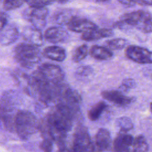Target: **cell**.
I'll use <instances>...</instances> for the list:
<instances>
[{
	"mask_svg": "<svg viewBox=\"0 0 152 152\" xmlns=\"http://www.w3.org/2000/svg\"><path fill=\"white\" fill-rule=\"evenodd\" d=\"M64 78V72L58 65L44 64L40 65L33 75V80L38 85H57Z\"/></svg>",
	"mask_w": 152,
	"mask_h": 152,
	"instance_id": "cell-1",
	"label": "cell"
},
{
	"mask_svg": "<svg viewBox=\"0 0 152 152\" xmlns=\"http://www.w3.org/2000/svg\"><path fill=\"white\" fill-rule=\"evenodd\" d=\"M14 126L18 136L27 139L38 130L39 125L36 117L27 110L18 111L15 116Z\"/></svg>",
	"mask_w": 152,
	"mask_h": 152,
	"instance_id": "cell-2",
	"label": "cell"
},
{
	"mask_svg": "<svg viewBox=\"0 0 152 152\" xmlns=\"http://www.w3.org/2000/svg\"><path fill=\"white\" fill-rule=\"evenodd\" d=\"M15 58L22 66L30 68L40 62L41 53L38 46L30 43H21L15 49Z\"/></svg>",
	"mask_w": 152,
	"mask_h": 152,
	"instance_id": "cell-3",
	"label": "cell"
},
{
	"mask_svg": "<svg viewBox=\"0 0 152 152\" xmlns=\"http://www.w3.org/2000/svg\"><path fill=\"white\" fill-rule=\"evenodd\" d=\"M121 22L133 26L143 33L152 32V15L145 11L138 10L125 14L121 17Z\"/></svg>",
	"mask_w": 152,
	"mask_h": 152,
	"instance_id": "cell-4",
	"label": "cell"
},
{
	"mask_svg": "<svg viewBox=\"0 0 152 152\" xmlns=\"http://www.w3.org/2000/svg\"><path fill=\"white\" fill-rule=\"evenodd\" d=\"M71 148L78 152H93L92 140L85 126L79 125L76 127Z\"/></svg>",
	"mask_w": 152,
	"mask_h": 152,
	"instance_id": "cell-5",
	"label": "cell"
},
{
	"mask_svg": "<svg viewBox=\"0 0 152 152\" xmlns=\"http://www.w3.org/2000/svg\"><path fill=\"white\" fill-rule=\"evenodd\" d=\"M48 11L45 7H30L24 13V18L31 23L32 26L41 30L45 25Z\"/></svg>",
	"mask_w": 152,
	"mask_h": 152,
	"instance_id": "cell-6",
	"label": "cell"
},
{
	"mask_svg": "<svg viewBox=\"0 0 152 152\" xmlns=\"http://www.w3.org/2000/svg\"><path fill=\"white\" fill-rule=\"evenodd\" d=\"M126 56L132 61L141 64H152V52L138 46H129L126 49Z\"/></svg>",
	"mask_w": 152,
	"mask_h": 152,
	"instance_id": "cell-7",
	"label": "cell"
},
{
	"mask_svg": "<svg viewBox=\"0 0 152 152\" xmlns=\"http://www.w3.org/2000/svg\"><path fill=\"white\" fill-rule=\"evenodd\" d=\"M92 144L94 152H104L109 150L112 145L110 132L104 128L99 129L94 137Z\"/></svg>",
	"mask_w": 152,
	"mask_h": 152,
	"instance_id": "cell-8",
	"label": "cell"
},
{
	"mask_svg": "<svg viewBox=\"0 0 152 152\" xmlns=\"http://www.w3.org/2000/svg\"><path fill=\"white\" fill-rule=\"evenodd\" d=\"M101 95L105 100L119 106H126L134 101V98L125 96L121 91L104 90Z\"/></svg>",
	"mask_w": 152,
	"mask_h": 152,
	"instance_id": "cell-9",
	"label": "cell"
},
{
	"mask_svg": "<svg viewBox=\"0 0 152 152\" xmlns=\"http://www.w3.org/2000/svg\"><path fill=\"white\" fill-rule=\"evenodd\" d=\"M133 141L131 135L121 131L113 142L112 152H131Z\"/></svg>",
	"mask_w": 152,
	"mask_h": 152,
	"instance_id": "cell-10",
	"label": "cell"
},
{
	"mask_svg": "<svg viewBox=\"0 0 152 152\" xmlns=\"http://www.w3.org/2000/svg\"><path fill=\"white\" fill-rule=\"evenodd\" d=\"M67 26L72 31L83 33L97 27L92 21L86 19L79 18L77 17L71 20L67 24Z\"/></svg>",
	"mask_w": 152,
	"mask_h": 152,
	"instance_id": "cell-11",
	"label": "cell"
},
{
	"mask_svg": "<svg viewBox=\"0 0 152 152\" xmlns=\"http://www.w3.org/2000/svg\"><path fill=\"white\" fill-rule=\"evenodd\" d=\"M45 38L52 43L64 42L68 37V33L64 28L59 27H52L47 29L44 34Z\"/></svg>",
	"mask_w": 152,
	"mask_h": 152,
	"instance_id": "cell-12",
	"label": "cell"
},
{
	"mask_svg": "<svg viewBox=\"0 0 152 152\" xmlns=\"http://www.w3.org/2000/svg\"><path fill=\"white\" fill-rule=\"evenodd\" d=\"M23 38L30 43L36 46H41L43 43V37L40 30L33 26L26 27L23 31Z\"/></svg>",
	"mask_w": 152,
	"mask_h": 152,
	"instance_id": "cell-13",
	"label": "cell"
},
{
	"mask_svg": "<svg viewBox=\"0 0 152 152\" xmlns=\"http://www.w3.org/2000/svg\"><path fill=\"white\" fill-rule=\"evenodd\" d=\"M18 36L19 31L15 26H5L0 31V43L5 46L11 45L17 40Z\"/></svg>",
	"mask_w": 152,
	"mask_h": 152,
	"instance_id": "cell-14",
	"label": "cell"
},
{
	"mask_svg": "<svg viewBox=\"0 0 152 152\" xmlns=\"http://www.w3.org/2000/svg\"><path fill=\"white\" fill-rule=\"evenodd\" d=\"M113 34L112 30L109 28H98L97 27L83 33L81 39L85 41L96 40L104 37H108Z\"/></svg>",
	"mask_w": 152,
	"mask_h": 152,
	"instance_id": "cell-15",
	"label": "cell"
},
{
	"mask_svg": "<svg viewBox=\"0 0 152 152\" xmlns=\"http://www.w3.org/2000/svg\"><path fill=\"white\" fill-rule=\"evenodd\" d=\"M43 55L46 58L58 62H62L66 58L65 50L62 48L57 46L46 48L43 51Z\"/></svg>",
	"mask_w": 152,
	"mask_h": 152,
	"instance_id": "cell-16",
	"label": "cell"
},
{
	"mask_svg": "<svg viewBox=\"0 0 152 152\" xmlns=\"http://www.w3.org/2000/svg\"><path fill=\"white\" fill-rule=\"evenodd\" d=\"M90 54L93 58L99 61L109 60L113 56V53L107 48L94 45L90 50Z\"/></svg>",
	"mask_w": 152,
	"mask_h": 152,
	"instance_id": "cell-17",
	"label": "cell"
},
{
	"mask_svg": "<svg viewBox=\"0 0 152 152\" xmlns=\"http://www.w3.org/2000/svg\"><path fill=\"white\" fill-rule=\"evenodd\" d=\"M107 107V104L103 101H100L94 104L88 112V117L90 120L96 121L99 119Z\"/></svg>",
	"mask_w": 152,
	"mask_h": 152,
	"instance_id": "cell-18",
	"label": "cell"
},
{
	"mask_svg": "<svg viewBox=\"0 0 152 152\" xmlns=\"http://www.w3.org/2000/svg\"><path fill=\"white\" fill-rule=\"evenodd\" d=\"M148 148L145 138L142 135H138L134 138L131 152H147Z\"/></svg>",
	"mask_w": 152,
	"mask_h": 152,
	"instance_id": "cell-19",
	"label": "cell"
},
{
	"mask_svg": "<svg viewBox=\"0 0 152 152\" xmlns=\"http://www.w3.org/2000/svg\"><path fill=\"white\" fill-rule=\"evenodd\" d=\"M75 17H76V15L72 11L64 10L58 12L55 15L54 20L59 24H67Z\"/></svg>",
	"mask_w": 152,
	"mask_h": 152,
	"instance_id": "cell-20",
	"label": "cell"
},
{
	"mask_svg": "<svg viewBox=\"0 0 152 152\" xmlns=\"http://www.w3.org/2000/svg\"><path fill=\"white\" fill-rule=\"evenodd\" d=\"M116 126L122 132H126L132 129L134 127L132 121L128 117L122 116L116 120Z\"/></svg>",
	"mask_w": 152,
	"mask_h": 152,
	"instance_id": "cell-21",
	"label": "cell"
},
{
	"mask_svg": "<svg viewBox=\"0 0 152 152\" xmlns=\"http://www.w3.org/2000/svg\"><path fill=\"white\" fill-rule=\"evenodd\" d=\"M88 54V47L86 45H82L78 47L74 51L72 55V61L74 62H78L83 60Z\"/></svg>",
	"mask_w": 152,
	"mask_h": 152,
	"instance_id": "cell-22",
	"label": "cell"
},
{
	"mask_svg": "<svg viewBox=\"0 0 152 152\" xmlns=\"http://www.w3.org/2000/svg\"><path fill=\"white\" fill-rule=\"evenodd\" d=\"M107 48L112 50H119L123 49L126 45V40L124 39L118 38L106 41Z\"/></svg>",
	"mask_w": 152,
	"mask_h": 152,
	"instance_id": "cell-23",
	"label": "cell"
},
{
	"mask_svg": "<svg viewBox=\"0 0 152 152\" xmlns=\"http://www.w3.org/2000/svg\"><path fill=\"white\" fill-rule=\"evenodd\" d=\"M26 0H4L3 7L5 10H12L21 7Z\"/></svg>",
	"mask_w": 152,
	"mask_h": 152,
	"instance_id": "cell-24",
	"label": "cell"
},
{
	"mask_svg": "<svg viewBox=\"0 0 152 152\" xmlns=\"http://www.w3.org/2000/svg\"><path fill=\"white\" fill-rule=\"evenodd\" d=\"M93 68L89 66H81L79 67L75 72L77 78H87L93 74Z\"/></svg>",
	"mask_w": 152,
	"mask_h": 152,
	"instance_id": "cell-25",
	"label": "cell"
},
{
	"mask_svg": "<svg viewBox=\"0 0 152 152\" xmlns=\"http://www.w3.org/2000/svg\"><path fill=\"white\" fill-rule=\"evenodd\" d=\"M135 86V82L132 78H125L121 86H119V89L121 91H127L130 90L131 89L133 88Z\"/></svg>",
	"mask_w": 152,
	"mask_h": 152,
	"instance_id": "cell-26",
	"label": "cell"
},
{
	"mask_svg": "<svg viewBox=\"0 0 152 152\" xmlns=\"http://www.w3.org/2000/svg\"><path fill=\"white\" fill-rule=\"evenodd\" d=\"M54 1L55 0H26L30 7H45Z\"/></svg>",
	"mask_w": 152,
	"mask_h": 152,
	"instance_id": "cell-27",
	"label": "cell"
},
{
	"mask_svg": "<svg viewBox=\"0 0 152 152\" xmlns=\"http://www.w3.org/2000/svg\"><path fill=\"white\" fill-rule=\"evenodd\" d=\"M52 140L48 138H45L40 143V147L43 152H52L53 150Z\"/></svg>",
	"mask_w": 152,
	"mask_h": 152,
	"instance_id": "cell-28",
	"label": "cell"
},
{
	"mask_svg": "<svg viewBox=\"0 0 152 152\" xmlns=\"http://www.w3.org/2000/svg\"><path fill=\"white\" fill-rule=\"evenodd\" d=\"M7 18L6 15L3 12H0V31L7 25Z\"/></svg>",
	"mask_w": 152,
	"mask_h": 152,
	"instance_id": "cell-29",
	"label": "cell"
},
{
	"mask_svg": "<svg viewBox=\"0 0 152 152\" xmlns=\"http://www.w3.org/2000/svg\"><path fill=\"white\" fill-rule=\"evenodd\" d=\"M134 4L152 5V0H132Z\"/></svg>",
	"mask_w": 152,
	"mask_h": 152,
	"instance_id": "cell-30",
	"label": "cell"
},
{
	"mask_svg": "<svg viewBox=\"0 0 152 152\" xmlns=\"http://www.w3.org/2000/svg\"><path fill=\"white\" fill-rule=\"evenodd\" d=\"M58 152H78V151H75L72 148H68L65 147V145H64L62 147H60Z\"/></svg>",
	"mask_w": 152,
	"mask_h": 152,
	"instance_id": "cell-31",
	"label": "cell"
},
{
	"mask_svg": "<svg viewBox=\"0 0 152 152\" xmlns=\"http://www.w3.org/2000/svg\"><path fill=\"white\" fill-rule=\"evenodd\" d=\"M120 3L126 6H132L135 4L132 0H118Z\"/></svg>",
	"mask_w": 152,
	"mask_h": 152,
	"instance_id": "cell-32",
	"label": "cell"
},
{
	"mask_svg": "<svg viewBox=\"0 0 152 152\" xmlns=\"http://www.w3.org/2000/svg\"><path fill=\"white\" fill-rule=\"evenodd\" d=\"M56 1H58V2H60V3H64V2H66L68 0H55Z\"/></svg>",
	"mask_w": 152,
	"mask_h": 152,
	"instance_id": "cell-33",
	"label": "cell"
},
{
	"mask_svg": "<svg viewBox=\"0 0 152 152\" xmlns=\"http://www.w3.org/2000/svg\"><path fill=\"white\" fill-rule=\"evenodd\" d=\"M150 111H151V113H152V102H151V103H150Z\"/></svg>",
	"mask_w": 152,
	"mask_h": 152,
	"instance_id": "cell-34",
	"label": "cell"
},
{
	"mask_svg": "<svg viewBox=\"0 0 152 152\" xmlns=\"http://www.w3.org/2000/svg\"><path fill=\"white\" fill-rule=\"evenodd\" d=\"M98 1H100V2H106V1H107L109 0H97Z\"/></svg>",
	"mask_w": 152,
	"mask_h": 152,
	"instance_id": "cell-35",
	"label": "cell"
}]
</instances>
